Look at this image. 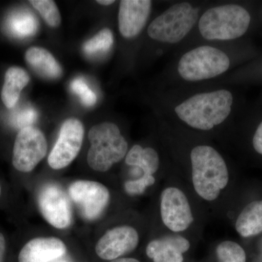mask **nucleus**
Returning <instances> with one entry per match:
<instances>
[{
    "label": "nucleus",
    "mask_w": 262,
    "mask_h": 262,
    "mask_svg": "<svg viewBox=\"0 0 262 262\" xmlns=\"http://www.w3.org/2000/svg\"><path fill=\"white\" fill-rule=\"evenodd\" d=\"M189 159L196 192L206 201H214L229 182L225 158L213 146L202 143L191 146Z\"/></svg>",
    "instance_id": "39448f33"
},
{
    "label": "nucleus",
    "mask_w": 262,
    "mask_h": 262,
    "mask_svg": "<svg viewBox=\"0 0 262 262\" xmlns=\"http://www.w3.org/2000/svg\"><path fill=\"white\" fill-rule=\"evenodd\" d=\"M1 192H2L1 186H0V195H1Z\"/></svg>",
    "instance_id": "72a5a7b5"
},
{
    "label": "nucleus",
    "mask_w": 262,
    "mask_h": 262,
    "mask_svg": "<svg viewBox=\"0 0 262 262\" xmlns=\"http://www.w3.org/2000/svg\"><path fill=\"white\" fill-rule=\"evenodd\" d=\"M39 211L45 220L57 229H66L72 222L70 200L56 184L44 186L38 196Z\"/></svg>",
    "instance_id": "9d476101"
},
{
    "label": "nucleus",
    "mask_w": 262,
    "mask_h": 262,
    "mask_svg": "<svg viewBox=\"0 0 262 262\" xmlns=\"http://www.w3.org/2000/svg\"><path fill=\"white\" fill-rule=\"evenodd\" d=\"M256 104H257L258 106H261V107H262V90L261 92H260L259 95H258L257 103H256Z\"/></svg>",
    "instance_id": "473e14b6"
},
{
    "label": "nucleus",
    "mask_w": 262,
    "mask_h": 262,
    "mask_svg": "<svg viewBox=\"0 0 262 262\" xmlns=\"http://www.w3.org/2000/svg\"><path fill=\"white\" fill-rule=\"evenodd\" d=\"M139 241L137 231L130 226L115 227L98 241L96 253L101 259L113 261L135 250Z\"/></svg>",
    "instance_id": "ddd939ff"
},
{
    "label": "nucleus",
    "mask_w": 262,
    "mask_h": 262,
    "mask_svg": "<svg viewBox=\"0 0 262 262\" xmlns=\"http://www.w3.org/2000/svg\"><path fill=\"white\" fill-rule=\"evenodd\" d=\"M258 20L259 27L262 26V1L258 2Z\"/></svg>",
    "instance_id": "c756f323"
},
{
    "label": "nucleus",
    "mask_w": 262,
    "mask_h": 262,
    "mask_svg": "<svg viewBox=\"0 0 262 262\" xmlns=\"http://www.w3.org/2000/svg\"><path fill=\"white\" fill-rule=\"evenodd\" d=\"M114 44L113 33L110 29H103L87 41L84 45V51L88 55L106 53L111 49Z\"/></svg>",
    "instance_id": "5701e85b"
},
{
    "label": "nucleus",
    "mask_w": 262,
    "mask_h": 262,
    "mask_svg": "<svg viewBox=\"0 0 262 262\" xmlns=\"http://www.w3.org/2000/svg\"><path fill=\"white\" fill-rule=\"evenodd\" d=\"M209 1H179L169 5L150 20L146 37L152 46L153 56H163L177 51L194 32L202 12Z\"/></svg>",
    "instance_id": "20e7f679"
},
{
    "label": "nucleus",
    "mask_w": 262,
    "mask_h": 262,
    "mask_svg": "<svg viewBox=\"0 0 262 262\" xmlns=\"http://www.w3.org/2000/svg\"><path fill=\"white\" fill-rule=\"evenodd\" d=\"M67 246L57 237H37L20 250L18 262H53L67 253Z\"/></svg>",
    "instance_id": "4468645a"
},
{
    "label": "nucleus",
    "mask_w": 262,
    "mask_h": 262,
    "mask_svg": "<svg viewBox=\"0 0 262 262\" xmlns=\"http://www.w3.org/2000/svg\"><path fill=\"white\" fill-rule=\"evenodd\" d=\"M237 232L242 237L256 235L262 232V201L249 203L241 212L235 224Z\"/></svg>",
    "instance_id": "aec40b11"
},
{
    "label": "nucleus",
    "mask_w": 262,
    "mask_h": 262,
    "mask_svg": "<svg viewBox=\"0 0 262 262\" xmlns=\"http://www.w3.org/2000/svg\"><path fill=\"white\" fill-rule=\"evenodd\" d=\"M91 147L88 153L89 166L96 171L106 172L114 164L125 158L128 144L116 123L105 122L91 127L89 133Z\"/></svg>",
    "instance_id": "423d86ee"
},
{
    "label": "nucleus",
    "mask_w": 262,
    "mask_h": 262,
    "mask_svg": "<svg viewBox=\"0 0 262 262\" xmlns=\"http://www.w3.org/2000/svg\"><path fill=\"white\" fill-rule=\"evenodd\" d=\"M209 83L229 84L232 86H262V55L253 61L241 66L220 80Z\"/></svg>",
    "instance_id": "dca6fc26"
},
{
    "label": "nucleus",
    "mask_w": 262,
    "mask_h": 262,
    "mask_svg": "<svg viewBox=\"0 0 262 262\" xmlns=\"http://www.w3.org/2000/svg\"><path fill=\"white\" fill-rule=\"evenodd\" d=\"M69 194L87 220H96L106 209L110 199V191L103 184L92 181L72 183Z\"/></svg>",
    "instance_id": "1a4fd4ad"
},
{
    "label": "nucleus",
    "mask_w": 262,
    "mask_h": 262,
    "mask_svg": "<svg viewBox=\"0 0 262 262\" xmlns=\"http://www.w3.org/2000/svg\"><path fill=\"white\" fill-rule=\"evenodd\" d=\"M125 159L129 166L140 168L143 175L154 176L159 169L160 155L156 149L150 146L143 147L136 144L127 151Z\"/></svg>",
    "instance_id": "6ab92c4d"
},
{
    "label": "nucleus",
    "mask_w": 262,
    "mask_h": 262,
    "mask_svg": "<svg viewBox=\"0 0 262 262\" xmlns=\"http://www.w3.org/2000/svg\"><path fill=\"white\" fill-rule=\"evenodd\" d=\"M155 96L156 114L195 132L211 133L225 126L242 116L248 106L235 86L225 84L158 89Z\"/></svg>",
    "instance_id": "f257e3e1"
},
{
    "label": "nucleus",
    "mask_w": 262,
    "mask_h": 262,
    "mask_svg": "<svg viewBox=\"0 0 262 262\" xmlns=\"http://www.w3.org/2000/svg\"><path fill=\"white\" fill-rule=\"evenodd\" d=\"M153 10L150 0H122L119 4L118 29L127 40L136 39L147 27Z\"/></svg>",
    "instance_id": "f8f14e48"
},
{
    "label": "nucleus",
    "mask_w": 262,
    "mask_h": 262,
    "mask_svg": "<svg viewBox=\"0 0 262 262\" xmlns=\"http://www.w3.org/2000/svg\"><path fill=\"white\" fill-rule=\"evenodd\" d=\"M174 52L160 76L159 89L215 82L262 55L251 38L231 43H195Z\"/></svg>",
    "instance_id": "f03ea898"
},
{
    "label": "nucleus",
    "mask_w": 262,
    "mask_h": 262,
    "mask_svg": "<svg viewBox=\"0 0 262 262\" xmlns=\"http://www.w3.org/2000/svg\"><path fill=\"white\" fill-rule=\"evenodd\" d=\"M110 262H140L139 260L134 258H120L117 259L113 260Z\"/></svg>",
    "instance_id": "7c9ffc66"
},
{
    "label": "nucleus",
    "mask_w": 262,
    "mask_h": 262,
    "mask_svg": "<svg viewBox=\"0 0 262 262\" xmlns=\"http://www.w3.org/2000/svg\"><path fill=\"white\" fill-rule=\"evenodd\" d=\"M219 262H246V254L244 248L237 243L224 241L217 246Z\"/></svg>",
    "instance_id": "b1692460"
},
{
    "label": "nucleus",
    "mask_w": 262,
    "mask_h": 262,
    "mask_svg": "<svg viewBox=\"0 0 262 262\" xmlns=\"http://www.w3.org/2000/svg\"><path fill=\"white\" fill-rule=\"evenodd\" d=\"M29 80L28 73L20 67H12L7 70L1 93L2 101L7 108L14 107Z\"/></svg>",
    "instance_id": "a211bd4d"
},
{
    "label": "nucleus",
    "mask_w": 262,
    "mask_h": 262,
    "mask_svg": "<svg viewBox=\"0 0 262 262\" xmlns=\"http://www.w3.org/2000/svg\"><path fill=\"white\" fill-rule=\"evenodd\" d=\"M97 3L100 5L108 6V5L114 4V3H115V1H114V0H99V1H97Z\"/></svg>",
    "instance_id": "2f4dec72"
},
{
    "label": "nucleus",
    "mask_w": 262,
    "mask_h": 262,
    "mask_svg": "<svg viewBox=\"0 0 262 262\" xmlns=\"http://www.w3.org/2000/svg\"><path fill=\"white\" fill-rule=\"evenodd\" d=\"M72 92L80 98L81 101L84 106H92L97 101V97L94 91L82 78H76L72 81L70 85Z\"/></svg>",
    "instance_id": "bb28decb"
},
{
    "label": "nucleus",
    "mask_w": 262,
    "mask_h": 262,
    "mask_svg": "<svg viewBox=\"0 0 262 262\" xmlns=\"http://www.w3.org/2000/svg\"><path fill=\"white\" fill-rule=\"evenodd\" d=\"M39 23L35 15L28 10L13 12L5 21L7 32L13 37L24 39L32 37L37 32Z\"/></svg>",
    "instance_id": "412c9836"
},
{
    "label": "nucleus",
    "mask_w": 262,
    "mask_h": 262,
    "mask_svg": "<svg viewBox=\"0 0 262 262\" xmlns=\"http://www.w3.org/2000/svg\"><path fill=\"white\" fill-rule=\"evenodd\" d=\"M5 253V239L4 236L0 233V262L4 261Z\"/></svg>",
    "instance_id": "c85d7f7f"
},
{
    "label": "nucleus",
    "mask_w": 262,
    "mask_h": 262,
    "mask_svg": "<svg viewBox=\"0 0 262 262\" xmlns=\"http://www.w3.org/2000/svg\"><path fill=\"white\" fill-rule=\"evenodd\" d=\"M155 182L154 176L142 175L136 180L127 181L125 184V190L132 195L142 194L146 188L153 185Z\"/></svg>",
    "instance_id": "cd10ccee"
},
{
    "label": "nucleus",
    "mask_w": 262,
    "mask_h": 262,
    "mask_svg": "<svg viewBox=\"0 0 262 262\" xmlns=\"http://www.w3.org/2000/svg\"><path fill=\"white\" fill-rule=\"evenodd\" d=\"M83 137L84 127L80 120L75 118L66 120L48 157L50 167L60 170L72 163L80 152Z\"/></svg>",
    "instance_id": "6e6552de"
},
{
    "label": "nucleus",
    "mask_w": 262,
    "mask_h": 262,
    "mask_svg": "<svg viewBox=\"0 0 262 262\" xmlns=\"http://www.w3.org/2000/svg\"><path fill=\"white\" fill-rule=\"evenodd\" d=\"M58 262H65V261H58Z\"/></svg>",
    "instance_id": "f704fd0d"
},
{
    "label": "nucleus",
    "mask_w": 262,
    "mask_h": 262,
    "mask_svg": "<svg viewBox=\"0 0 262 262\" xmlns=\"http://www.w3.org/2000/svg\"><path fill=\"white\" fill-rule=\"evenodd\" d=\"M244 117L253 125L251 146L256 154L262 156V107L257 104L252 106L248 105Z\"/></svg>",
    "instance_id": "4be33fe9"
},
{
    "label": "nucleus",
    "mask_w": 262,
    "mask_h": 262,
    "mask_svg": "<svg viewBox=\"0 0 262 262\" xmlns=\"http://www.w3.org/2000/svg\"><path fill=\"white\" fill-rule=\"evenodd\" d=\"M25 58L31 68L45 78L57 79L62 75L61 66L53 55L44 48H29L26 52Z\"/></svg>",
    "instance_id": "f3484780"
},
{
    "label": "nucleus",
    "mask_w": 262,
    "mask_h": 262,
    "mask_svg": "<svg viewBox=\"0 0 262 262\" xmlns=\"http://www.w3.org/2000/svg\"><path fill=\"white\" fill-rule=\"evenodd\" d=\"M29 3L39 12V14L50 27H57L61 24V14L54 1L31 0Z\"/></svg>",
    "instance_id": "393cba45"
},
{
    "label": "nucleus",
    "mask_w": 262,
    "mask_h": 262,
    "mask_svg": "<svg viewBox=\"0 0 262 262\" xmlns=\"http://www.w3.org/2000/svg\"><path fill=\"white\" fill-rule=\"evenodd\" d=\"M160 211L164 225L173 232L186 230L194 220L187 196L178 188L164 189L161 194Z\"/></svg>",
    "instance_id": "9b49d317"
},
{
    "label": "nucleus",
    "mask_w": 262,
    "mask_h": 262,
    "mask_svg": "<svg viewBox=\"0 0 262 262\" xmlns=\"http://www.w3.org/2000/svg\"><path fill=\"white\" fill-rule=\"evenodd\" d=\"M190 248L188 239L171 236L151 241L146 247L148 257L154 262H183V253Z\"/></svg>",
    "instance_id": "2eb2a0df"
},
{
    "label": "nucleus",
    "mask_w": 262,
    "mask_h": 262,
    "mask_svg": "<svg viewBox=\"0 0 262 262\" xmlns=\"http://www.w3.org/2000/svg\"><path fill=\"white\" fill-rule=\"evenodd\" d=\"M37 113L32 106H25L15 111L10 116V123L13 127L21 130L25 127H32L37 120Z\"/></svg>",
    "instance_id": "a878e982"
},
{
    "label": "nucleus",
    "mask_w": 262,
    "mask_h": 262,
    "mask_svg": "<svg viewBox=\"0 0 262 262\" xmlns=\"http://www.w3.org/2000/svg\"><path fill=\"white\" fill-rule=\"evenodd\" d=\"M47 149V141L42 131L32 126L21 129L15 138L13 166L18 171L29 173L46 157Z\"/></svg>",
    "instance_id": "0eeeda50"
},
{
    "label": "nucleus",
    "mask_w": 262,
    "mask_h": 262,
    "mask_svg": "<svg viewBox=\"0 0 262 262\" xmlns=\"http://www.w3.org/2000/svg\"><path fill=\"white\" fill-rule=\"evenodd\" d=\"M258 27V2H211L202 12L194 32L178 49L195 43H231L250 39Z\"/></svg>",
    "instance_id": "7ed1b4c3"
}]
</instances>
